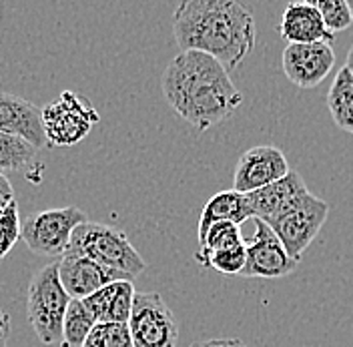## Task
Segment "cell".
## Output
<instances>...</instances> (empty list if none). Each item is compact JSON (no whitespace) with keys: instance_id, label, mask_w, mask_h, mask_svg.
Returning <instances> with one entry per match:
<instances>
[{"instance_id":"12","label":"cell","mask_w":353,"mask_h":347,"mask_svg":"<svg viewBox=\"0 0 353 347\" xmlns=\"http://www.w3.org/2000/svg\"><path fill=\"white\" fill-rule=\"evenodd\" d=\"M57 267H59V279L63 283L68 297L79 301L87 299L88 295L97 293L101 287L112 281H132L123 273L105 269L94 261L68 251L61 257V261H57Z\"/></svg>"},{"instance_id":"20","label":"cell","mask_w":353,"mask_h":347,"mask_svg":"<svg viewBox=\"0 0 353 347\" xmlns=\"http://www.w3.org/2000/svg\"><path fill=\"white\" fill-rule=\"evenodd\" d=\"M245 243V239L241 235V227L229 221H221L215 223L207 229V233L203 235V239L199 241V249L195 253V259L205 265L207 257L211 253H217L223 249H231V247H239Z\"/></svg>"},{"instance_id":"9","label":"cell","mask_w":353,"mask_h":347,"mask_svg":"<svg viewBox=\"0 0 353 347\" xmlns=\"http://www.w3.org/2000/svg\"><path fill=\"white\" fill-rule=\"evenodd\" d=\"M253 223H255V233L245 243L247 261L241 273L243 277L279 279L293 273V269L297 267V261L289 257L285 247L271 231V227L259 219H253Z\"/></svg>"},{"instance_id":"3","label":"cell","mask_w":353,"mask_h":347,"mask_svg":"<svg viewBox=\"0 0 353 347\" xmlns=\"http://www.w3.org/2000/svg\"><path fill=\"white\" fill-rule=\"evenodd\" d=\"M68 253L83 255L87 259L99 263L101 267L127 275L129 279L139 277L147 263L139 255V251L132 247L129 237L103 223H83L74 229L70 245L66 249Z\"/></svg>"},{"instance_id":"10","label":"cell","mask_w":353,"mask_h":347,"mask_svg":"<svg viewBox=\"0 0 353 347\" xmlns=\"http://www.w3.org/2000/svg\"><path fill=\"white\" fill-rule=\"evenodd\" d=\"M289 171L291 169L283 151H279L273 145L253 147L243 152L237 161L233 173V191L249 195L283 179Z\"/></svg>"},{"instance_id":"4","label":"cell","mask_w":353,"mask_h":347,"mask_svg":"<svg viewBox=\"0 0 353 347\" xmlns=\"http://www.w3.org/2000/svg\"><path fill=\"white\" fill-rule=\"evenodd\" d=\"M68 304L70 297L59 279L57 263L44 265L32 275L26 291V313L37 337L44 346L61 344Z\"/></svg>"},{"instance_id":"25","label":"cell","mask_w":353,"mask_h":347,"mask_svg":"<svg viewBox=\"0 0 353 347\" xmlns=\"http://www.w3.org/2000/svg\"><path fill=\"white\" fill-rule=\"evenodd\" d=\"M21 239V219H19V203L12 201L0 213V259H4L10 249Z\"/></svg>"},{"instance_id":"26","label":"cell","mask_w":353,"mask_h":347,"mask_svg":"<svg viewBox=\"0 0 353 347\" xmlns=\"http://www.w3.org/2000/svg\"><path fill=\"white\" fill-rule=\"evenodd\" d=\"M17 201L14 199V191H12V185L8 183V179L4 175H0V213L12 203Z\"/></svg>"},{"instance_id":"30","label":"cell","mask_w":353,"mask_h":347,"mask_svg":"<svg viewBox=\"0 0 353 347\" xmlns=\"http://www.w3.org/2000/svg\"><path fill=\"white\" fill-rule=\"evenodd\" d=\"M347 6H350V10H352V17H353V0H347Z\"/></svg>"},{"instance_id":"14","label":"cell","mask_w":353,"mask_h":347,"mask_svg":"<svg viewBox=\"0 0 353 347\" xmlns=\"http://www.w3.org/2000/svg\"><path fill=\"white\" fill-rule=\"evenodd\" d=\"M0 132L19 135L37 149L46 147L41 109L10 92H0Z\"/></svg>"},{"instance_id":"6","label":"cell","mask_w":353,"mask_h":347,"mask_svg":"<svg viewBox=\"0 0 353 347\" xmlns=\"http://www.w3.org/2000/svg\"><path fill=\"white\" fill-rule=\"evenodd\" d=\"M327 215L330 205L307 191L305 195L295 199L279 217L273 219L269 227L285 247L289 257L299 263L305 249L319 235Z\"/></svg>"},{"instance_id":"11","label":"cell","mask_w":353,"mask_h":347,"mask_svg":"<svg viewBox=\"0 0 353 347\" xmlns=\"http://www.w3.org/2000/svg\"><path fill=\"white\" fill-rule=\"evenodd\" d=\"M281 65L285 77L295 87H319L335 66V52L327 43L287 44Z\"/></svg>"},{"instance_id":"24","label":"cell","mask_w":353,"mask_h":347,"mask_svg":"<svg viewBox=\"0 0 353 347\" xmlns=\"http://www.w3.org/2000/svg\"><path fill=\"white\" fill-rule=\"evenodd\" d=\"M245 261H247V251H245V243L239 247H231V249H223L217 253H211L203 267H211L221 275H241L245 269Z\"/></svg>"},{"instance_id":"18","label":"cell","mask_w":353,"mask_h":347,"mask_svg":"<svg viewBox=\"0 0 353 347\" xmlns=\"http://www.w3.org/2000/svg\"><path fill=\"white\" fill-rule=\"evenodd\" d=\"M327 109L335 125L353 135V77L345 66L337 70L331 83L327 92Z\"/></svg>"},{"instance_id":"22","label":"cell","mask_w":353,"mask_h":347,"mask_svg":"<svg viewBox=\"0 0 353 347\" xmlns=\"http://www.w3.org/2000/svg\"><path fill=\"white\" fill-rule=\"evenodd\" d=\"M83 347H132L127 324H97Z\"/></svg>"},{"instance_id":"23","label":"cell","mask_w":353,"mask_h":347,"mask_svg":"<svg viewBox=\"0 0 353 347\" xmlns=\"http://www.w3.org/2000/svg\"><path fill=\"white\" fill-rule=\"evenodd\" d=\"M313 6L319 10L323 24L331 34L345 30L353 24L352 10L347 6V0H317V2H313Z\"/></svg>"},{"instance_id":"19","label":"cell","mask_w":353,"mask_h":347,"mask_svg":"<svg viewBox=\"0 0 353 347\" xmlns=\"http://www.w3.org/2000/svg\"><path fill=\"white\" fill-rule=\"evenodd\" d=\"M39 149L19 135L0 132V175L21 171L37 163Z\"/></svg>"},{"instance_id":"16","label":"cell","mask_w":353,"mask_h":347,"mask_svg":"<svg viewBox=\"0 0 353 347\" xmlns=\"http://www.w3.org/2000/svg\"><path fill=\"white\" fill-rule=\"evenodd\" d=\"M132 299V281H112L83 299V305L97 324H127L131 317Z\"/></svg>"},{"instance_id":"5","label":"cell","mask_w":353,"mask_h":347,"mask_svg":"<svg viewBox=\"0 0 353 347\" xmlns=\"http://www.w3.org/2000/svg\"><path fill=\"white\" fill-rule=\"evenodd\" d=\"M41 121L50 147H72L88 137L90 129L101 121V115L87 97L74 90H65L59 101L41 109Z\"/></svg>"},{"instance_id":"28","label":"cell","mask_w":353,"mask_h":347,"mask_svg":"<svg viewBox=\"0 0 353 347\" xmlns=\"http://www.w3.org/2000/svg\"><path fill=\"white\" fill-rule=\"evenodd\" d=\"M8 337H10V317L6 311L0 309V347L8 346Z\"/></svg>"},{"instance_id":"7","label":"cell","mask_w":353,"mask_h":347,"mask_svg":"<svg viewBox=\"0 0 353 347\" xmlns=\"http://www.w3.org/2000/svg\"><path fill=\"white\" fill-rule=\"evenodd\" d=\"M83 223H87V215L79 207L46 209L24 219L21 237L32 253L63 257L74 229Z\"/></svg>"},{"instance_id":"27","label":"cell","mask_w":353,"mask_h":347,"mask_svg":"<svg viewBox=\"0 0 353 347\" xmlns=\"http://www.w3.org/2000/svg\"><path fill=\"white\" fill-rule=\"evenodd\" d=\"M191 347H249L245 346L239 339H207V341H199Z\"/></svg>"},{"instance_id":"15","label":"cell","mask_w":353,"mask_h":347,"mask_svg":"<svg viewBox=\"0 0 353 347\" xmlns=\"http://www.w3.org/2000/svg\"><path fill=\"white\" fill-rule=\"evenodd\" d=\"M279 32L289 44L327 43L333 44L335 34L325 28L319 10L313 2H289L283 10Z\"/></svg>"},{"instance_id":"21","label":"cell","mask_w":353,"mask_h":347,"mask_svg":"<svg viewBox=\"0 0 353 347\" xmlns=\"http://www.w3.org/2000/svg\"><path fill=\"white\" fill-rule=\"evenodd\" d=\"M94 326H97V321L92 319V315L88 313L83 301L70 299V304L66 307L65 321H63L61 347H83L85 339Z\"/></svg>"},{"instance_id":"17","label":"cell","mask_w":353,"mask_h":347,"mask_svg":"<svg viewBox=\"0 0 353 347\" xmlns=\"http://www.w3.org/2000/svg\"><path fill=\"white\" fill-rule=\"evenodd\" d=\"M247 219H253L251 213V207H249V201L247 195L237 193L233 189L229 191H219L217 195H213L207 205L203 207V213L199 219L197 225V237L199 241L203 239V235L207 233V229L215 223L221 221H229V223H235V225H241Z\"/></svg>"},{"instance_id":"8","label":"cell","mask_w":353,"mask_h":347,"mask_svg":"<svg viewBox=\"0 0 353 347\" xmlns=\"http://www.w3.org/2000/svg\"><path fill=\"white\" fill-rule=\"evenodd\" d=\"M132 347H176L179 324L161 293H134L127 321Z\"/></svg>"},{"instance_id":"13","label":"cell","mask_w":353,"mask_h":347,"mask_svg":"<svg viewBox=\"0 0 353 347\" xmlns=\"http://www.w3.org/2000/svg\"><path fill=\"white\" fill-rule=\"evenodd\" d=\"M307 191L309 189L303 177L297 171H289L283 179L267 185L259 191L249 193L247 201H249L253 219H259L269 225L273 219L279 217L295 199L305 195Z\"/></svg>"},{"instance_id":"1","label":"cell","mask_w":353,"mask_h":347,"mask_svg":"<svg viewBox=\"0 0 353 347\" xmlns=\"http://www.w3.org/2000/svg\"><path fill=\"white\" fill-rule=\"evenodd\" d=\"M161 87L171 109L201 132L233 117L243 103L229 70L195 50L176 54L163 72Z\"/></svg>"},{"instance_id":"29","label":"cell","mask_w":353,"mask_h":347,"mask_svg":"<svg viewBox=\"0 0 353 347\" xmlns=\"http://www.w3.org/2000/svg\"><path fill=\"white\" fill-rule=\"evenodd\" d=\"M345 68L350 70V75L353 77V44L352 48H350V52H347V59H345Z\"/></svg>"},{"instance_id":"2","label":"cell","mask_w":353,"mask_h":347,"mask_svg":"<svg viewBox=\"0 0 353 347\" xmlns=\"http://www.w3.org/2000/svg\"><path fill=\"white\" fill-rule=\"evenodd\" d=\"M175 41L185 50L203 52L233 70L255 48V19L235 0H185L173 19Z\"/></svg>"}]
</instances>
